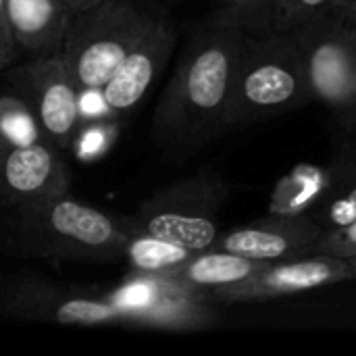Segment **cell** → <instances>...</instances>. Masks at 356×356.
I'll use <instances>...</instances> for the list:
<instances>
[{"label":"cell","instance_id":"cell-1","mask_svg":"<svg viewBox=\"0 0 356 356\" xmlns=\"http://www.w3.org/2000/svg\"><path fill=\"white\" fill-rule=\"evenodd\" d=\"M246 33L211 13L188 38L152 117V140L173 161H186L225 134Z\"/></svg>","mask_w":356,"mask_h":356},{"label":"cell","instance_id":"cell-2","mask_svg":"<svg viewBox=\"0 0 356 356\" xmlns=\"http://www.w3.org/2000/svg\"><path fill=\"white\" fill-rule=\"evenodd\" d=\"M19 244L44 259L113 261L123 257L131 238V219L111 217L67 194L17 204Z\"/></svg>","mask_w":356,"mask_h":356},{"label":"cell","instance_id":"cell-3","mask_svg":"<svg viewBox=\"0 0 356 356\" xmlns=\"http://www.w3.org/2000/svg\"><path fill=\"white\" fill-rule=\"evenodd\" d=\"M315 100L300 50L290 33H263L244 40L225 134L261 119L296 111Z\"/></svg>","mask_w":356,"mask_h":356},{"label":"cell","instance_id":"cell-4","mask_svg":"<svg viewBox=\"0 0 356 356\" xmlns=\"http://www.w3.org/2000/svg\"><path fill=\"white\" fill-rule=\"evenodd\" d=\"M165 13L154 0H102L73 15L63 58L83 92H100Z\"/></svg>","mask_w":356,"mask_h":356},{"label":"cell","instance_id":"cell-5","mask_svg":"<svg viewBox=\"0 0 356 356\" xmlns=\"http://www.w3.org/2000/svg\"><path fill=\"white\" fill-rule=\"evenodd\" d=\"M232 188L213 173L200 171L156 190L131 217L134 229L190 248L209 250L219 238V211Z\"/></svg>","mask_w":356,"mask_h":356},{"label":"cell","instance_id":"cell-6","mask_svg":"<svg viewBox=\"0 0 356 356\" xmlns=\"http://www.w3.org/2000/svg\"><path fill=\"white\" fill-rule=\"evenodd\" d=\"M13 90L31 108L46 142L71 150L83 121L81 90L77 88L63 54H38L8 75Z\"/></svg>","mask_w":356,"mask_h":356},{"label":"cell","instance_id":"cell-7","mask_svg":"<svg viewBox=\"0 0 356 356\" xmlns=\"http://www.w3.org/2000/svg\"><path fill=\"white\" fill-rule=\"evenodd\" d=\"M121 323L161 327V330H198L213 325L219 317L217 302L167 275H131V280L108 296Z\"/></svg>","mask_w":356,"mask_h":356},{"label":"cell","instance_id":"cell-8","mask_svg":"<svg viewBox=\"0 0 356 356\" xmlns=\"http://www.w3.org/2000/svg\"><path fill=\"white\" fill-rule=\"evenodd\" d=\"M290 35L300 50L315 100L334 115L340 113L356 83V27L321 15Z\"/></svg>","mask_w":356,"mask_h":356},{"label":"cell","instance_id":"cell-9","mask_svg":"<svg viewBox=\"0 0 356 356\" xmlns=\"http://www.w3.org/2000/svg\"><path fill=\"white\" fill-rule=\"evenodd\" d=\"M0 313L23 321L54 325L96 327L121 323V313L108 296L94 298L73 294L38 280H21L4 288L0 292Z\"/></svg>","mask_w":356,"mask_h":356},{"label":"cell","instance_id":"cell-10","mask_svg":"<svg viewBox=\"0 0 356 356\" xmlns=\"http://www.w3.org/2000/svg\"><path fill=\"white\" fill-rule=\"evenodd\" d=\"M323 232L309 215H269L219 234L213 248L261 263H280L315 254Z\"/></svg>","mask_w":356,"mask_h":356},{"label":"cell","instance_id":"cell-11","mask_svg":"<svg viewBox=\"0 0 356 356\" xmlns=\"http://www.w3.org/2000/svg\"><path fill=\"white\" fill-rule=\"evenodd\" d=\"M346 280H353V267L346 259H338L330 254H309L292 261L269 263L261 273H257L248 282L219 294L215 302L236 305V302L269 300V298L317 290Z\"/></svg>","mask_w":356,"mask_h":356},{"label":"cell","instance_id":"cell-12","mask_svg":"<svg viewBox=\"0 0 356 356\" xmlns=\"http://www.w3.org/2000/svg\"><path fill=\"white\" fill-rule=\"evenodd\" d=\"M175 44L177 27L167 15H163L100 90L104 106L113 115L134 111L165 71Z\"/></svg>","mask_w":356,"mask_h":356},{"label":"cell","instance_id":"cell-13","mask_svg":"<svg viewBox=\"0 0 356 356\" xmlns=\"http://www.w3.org/2000/svg\"><path fill=\"white\" fill-rule=\"evenodd\" d=\"M69 184L60 150L46 140L0 152V196L15 207L67 194Z\"/></svg>","mask_w":356,"mask_h":356},{"label":"cell","instance_id":"cell-14","mask_svg":"<svg viewBox=\"0 0 356 356\" xmlns=\"http://www.w3.org/2000/svg\"><path fill=\"white\" fill-rule=\"evenodd\" d=\"M17 50L60 54L73 19L65 0H4Z\"/></svg>","mask_w":356,"mask_h":356},{"label":"cell","instance_id":"cell-15","mask_svg":"<svg viewBox=\"0 0 356 356\" xmlns=\"http://www.w3.org/2000/svg\"><path fill=\"white\" fill-rule=\"evenodd\" d=\"M307 215L325 232L356 221V134L340 142Z\"/></svg>","mask_w":356,"mask_h":356},{"label":"cell","instance_id":"cell-16","mask_svg":"<svg viewBox=\"0 0 356 356\" xmlns=\"http://www.w3.org/2000/svg\"><path fill=\"white\" fill-rule=\"evenodd\" d=\"M267 265L269 263L252 261L242 254H234V252L219 250V248H209V250L194 252L188 261H184L179 267H175L173 271H169L165 275L173 277V280H177L215 300L219 294H223V292L248 282L257 273H261Z\"/></svg>","mask_w":356,"mask_h":356},{"label":"cell","instance_id":"cell-17","mask_svg":"<svg viewBox=\"0 0 356 356\" xmlns=\"http://www.w3.org/2000/svg\"><path fill=\"white\" fill-rule=\"evenodd\" d=\"M194 250L154 238L144 232H134L127 240L123 257L136 275H165L188 261Z\"/></svg>","mask_w":356,"mask_h":356},{"label":"cell","instance_id":"cell-18","mask_svg":"<svg viewBox=\"0 0 356 356\" xmlns=\"http://www.w3.org/2000/svg\"><path fill=\"white\" fill-rule=\"evenodd\" d=\"M44 140L27 102L17 94L0 96V152Z\"/></svg>","mask_w":356,"mask_h":356},{"label":"cell","instance_id":"cell-19","mask_svg":"<svg viewBox=\"0 0 356 356\" xmlns=\"http://www.w3.org/2000/svg\"><path fill=\"white\" fill-rule=\"evenodd\" d=\"M115 138H117V121L115 119H98V117L83 119L75 134L71 150H75V154L79 159L92 161V159L102 156L111 148Z\"/></svg>","mask_w":356,"mask_h":356},{"label":"cell","instance_id":"cell-20","mask_svg":"<svg viewBox=\"0 0 356 356\" xmlns=\"http://www.w3.org/2000/svg\"><path fill=\"white\" fill-rule=\"evenodd\" d=\"M332 0H282L273 15L271 31L292 33L313 19L327 15Z\"/></svg>","mask_w":356,"mask_h":356},{"label":"cell","instance_id":"cell-21","mask_svg":"<svg viewBox=\"0 0 356 356\" xmlns=\"http://www.w3.org/2000/svg\"><path fill=\"white\" fill-rule=\"evenodd\" d=\"M315 254H330V257H338V259H355L356 257V221L336 227V229H327L323 232Z\"/></svg>","mask_w":356,"mask_h":356},{"label":"cell","instance_id":"cell-22","mask_svg":"<svg viewBox=\"0 0 356 356\" xmlns=\"http://www.w3.org/2000/svg\"><path fill=\"white\" fill-rule=\"evenodd\" d=\"M282 0H252V6L248 10V17L244 21V33L248 35H263L271 33L273 15Z\"/></svg>","mask_w":356,"mask_h":356},{"label":"cell","instance_id":"cell-23","mask_svg":"<svg viewBox=\"0 0 356 356\" xmlns=\"http://www.w3.org/2000/svg\"><path fill=\"white\" fill-rule=\"evenodd\" d=\"M250 6H252V0H217L215 13L229 19L238 27H244V21L248 17Z\"/></svg>","mask_w":356,"mask_h":356},{"label":"cell","instance_id":"cell-24","mask_svg":"<svg viewBox=\"0 0 356 356\" xmlns=\"http://www.w3.org/2000/svg\"><path fill=\"white\" fill-rule=\"evenodd\" d=\"M336 121L340 125V129L348 136V134H356V83L346 100V104L342 106L340 113H336Z\"/></svg>","mask_w":356,"mask_h":356},{"label":"cell","instance_id":"cell-25","mask_svg":"<svg viewBox=\"0 0 356 356\" xmlns=\"http://www.w3.org/2000/svg\"><path fill=\"white\" fill-rule=\"evenodd\" d=\"M0 48H2L10 58H15L17 46H15V40H13V35H10V27H8V19H6V4H4V0H0Z\"/></svg>","mask_w":356,"mask_h":356},{"label":"cell","instance_id":"cell-26","mask_svg":"<svg viewBox=\"0 0 356 356\" xmlns=\"http://www.w3.org/2000/svg\"><path fill=\"white\" fill-rule=\"evenodd\" d=\"M338 19H342V21H346L348 25H355L356 27V0H348L346 8L342 10V15H340Z\"/></svg>","mask_w":356,"mask_h":356},{"label":"cell","instance_id":"cell-27","mask_svg":"<svg viewBox=\"0 0 356 356\" xmlns=\"http://www.w3.org/2000/svg\"><path fill=\"white\" fill-rule=\"evenodd\" d=\"M67 2V6L71 8V13L75 15V13H79V10H83V8H88V6H94V4H98V2H102V0H65Z\"/></svg>","mask_w":356,"mask_h":356},{"label":"cell","instance_id":"cell-28","mask_svg":"<svg viewBox=\"0 0 356 356\" xmlns=\"http://www.w3.org/2000/svg\"><path fill=\"white\" fill-rule=\"evenodd\" d=\"M348 0H332V6H330V13L327 15H334V17H340L342 10L346 8Z\"/></svg>","mask_w":356,"mask_h":356},{"label":"cell","instance_id":"cell-29","mask_svg":"<svg viewBox=\"0 0 356 356\" xmlns=\"http://www.w3.org/2000/svg\"><path fill=\"white\" fill-rule=\"evenodd\" d=\"M10 60H13V58H10V56H8V54H6V52L0 48V69H4V67L10 63Z\"/></svg>","mask_w":356,"mask_h":356},{"label":"cell","instance_id":"cell-30","mask_svg":"<svg viewBox=\"0 0 356 356\" xmlns=\"http://www.w3.org/2000/svg\"><path fill=\"white\" fill-rule=\"evenodd\" d=\"M348 263H350V267H353V277H356V257L355 259H350Z\"/></svg>","mask_w":356,"mask_h":356}]
</instances>
